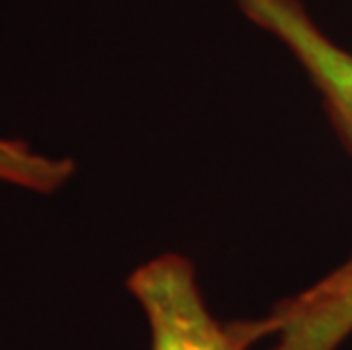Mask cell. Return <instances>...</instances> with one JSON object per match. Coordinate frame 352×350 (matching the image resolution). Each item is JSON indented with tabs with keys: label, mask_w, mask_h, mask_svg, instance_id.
I'll return each instance as SVG.
<instances>
[{
	"label": "cell",
	"mask_w": 352,
	"mask_h": 350,
	"mask_svg": "<svg viewBox=\"0 0 352 350\" xmlns=\"http://www.w3.org/2000/svg\"><path fill=\"white\" fill-rule=\"evenodd\" d=\"M151 327L153 350H245L234 330L214 321L202 303L191 264L179 255H162L130 275Z\"/></svg>",
	"instance_id": "cell-1"
},
{
	"label": "cell",
	"mask_w": 352,
	"mask_h": 350,
	"mask_svg": "<svg viewBox=\"0 0 352 350\" xmlns=\"http://www.w3.org/2000/svg\"><path fill=\"white\" fill-rule=\"evenodd\" d=\"M352 332V257L311 289L284 300L257 323L234 327L243 346L268 339V350H336Z\"/></svg>",
	"instance_id": "cell-2"
},
{
	"label": "cell",
	"mask_w": 352,
	"mask_h": 350,
	"mask_svg": "<svg viewBox=\"0 0 352 350\" xmlns=\"http://www.w3.org/2000/svg\"><path fill=\"white\" fill-rule=\"evenodd\" d=\"M259 23L294 48L325 91L336 118L352 141V55L334 46L289 0H241Z\"/></svg>",
	"instance_id": "cell-3"
},
{
	"label": "cell",
	"mask_w": 352,
	"mask_h": 350,
	"mask_svg": "<svg viewBox=\"0 0 352 350\" xmlns=\"http://www.w3.org/2000/svg\"><path fill=\"white\" fill-rule=\"evenodd\" d=\"M73 173V162L34 153L21 141L0 137V184L50 193L59 189Z\"/></svg>",
	"instance_id": "cell-4"
}]
</instances>
